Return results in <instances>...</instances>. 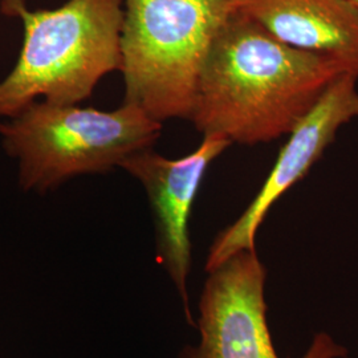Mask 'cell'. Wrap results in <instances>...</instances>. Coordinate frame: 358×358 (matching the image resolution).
I'll list each match as a JSON object with an SVG mask.
<instances>
[{"instance_id": "1", "label": "cell", "mask_w": 358, "mask_h": 358, "mask_svg": "<svg viewBox=\"0 0 358 358\" xmlns=\"http://www.w3.org/2000/svg\"><path fill=\"white\" fill-rule=\"evenodd\" d=\"M343 73L338 63L284 44L235 7L207 53L190 121L203 136L267 143L288 134Z\"/></svg>"}, {"instance_id": "2", "label": "cell", "mask_w": 358, "mask_h": 358, "mask_svg": "<svg viewBox=\"0 0 358 358\" xmlns=\"http://www.w3.org/2000/svg\"><path fill=\"white\" fill-rule=\"evenodd\" d=\"M0 11L17 17L24 31L16 64L0 80V120L36 101L83 103L120 69L124 0H68L36 11L26 0H1Z\"/></svg>"}, {"instance_id": "3", "label": "cell", "mask_w": 358, "mask_h": 358, "mask_svg": "<svg viewBox=\"0 0 358 358\" xmlns=\"http://www.w3.org/2000/svg\"><path fill=\"white\" fill-rule=\"evenodd\" d=\"M235 0H124V103L164 124L190 121L207 53Z\"/></svg>"}, {"instance_id": "4", "label": "cell", "mask_w": 358, "mask_h": 358, "mask_svg": "<svg viewBox=\"0 0 358 358\" xmlns=\"http://www.w3.org/2000/svg\"><path fill=\"white\" fill-rule=\"evenodd\" d=\"M162 124L140 108L115 110L36 101L0 122L1 146L17 162L24 192H51L69 179L103 174L153 148Z\"/></svg>"}, {"instance_id": "5", "label": "cell", "mask_w": 358, "mask_h": 358, "mask_svg": "<svg viewBox=\"0 0 358 358\" xmlns=\"http://www.w3.org/2000/svg\"><path fill=\"white\" fill-rule=\"evenodd\" d=\"M201 299L196 345L177 358H280L269 333L267 268L256 250L241 251L210 272ZM349 350L329 333H316L301 358H346Z\"/></svg>"}, {"instance_id": "6", "label": "cell", "mask_w": 358, "mask_h": 358, "mask_svg": "<svg viewBox=\"0 0 358 358\" xmlns=\"http://www.w3.org/2000/svg\"><path fill=\"white\" fill-rule=\"evenodd\" d=\"M231 145L227 138L203 136L198 149L182 158H166L149 148L129 155L120 166L146 192L153 214L157 262L174 284L190 327H195L187 291L192 271L189 223L192 206L208 167Z\"/></svg>"}, {"instance_id": "7", "label": "cell", "mask_w": 358, "mask_h": 358, "mask_svg": "<svg viewBox=\"0 0 358 358\" xmlns=\"http://www.w3.org/2000/svg\"><path fill=\"white\" fill-rule=\"evenodd\" d=\"M357 80L350 73L337 77L288 133V141L280 149L254 201L214 239L206 259V272L217 268L241 251L256 250V234L272 206L307 176L334 141L338 129L358 117Z\"/></svg>"}, {"instance_id": "8", "label": "cell", "mask_w": 358, "mask_h": 358, "mask_svg": "<svg viewBox=\"0 0 358 358\" xmlns=\"http://www.w3.org/2000/svg\"><path fill=\"white\" fill-rule=\"evenodd\" d=\"M272 36L358 77V11L346 0H235Z\"/></svg>"}, {"instance_id": "9", "label": "cell", "mask_w": 358, "mask_h": 358, "mask_svg": "<svg viewBox=\"0 0 358 358\" xmlns=\"http://www.w3.org/2000/svg\"><path fill=\"white\" fill-rule=\"evenodd\" d=\"M346 1H349V3H350V4H352V6H353V7H355V8L358 11V0H346Z\"/></svg>"}]
</instances>
